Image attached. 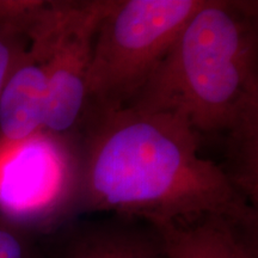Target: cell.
<instances>
[{
	"instance_id": "cell-1",
	"label": "cell",
	"mask_w": 258,
	"mask_h": 258,
	"mask_svg": "<svg viewBox=\"0 0 258 258\" xmlns=\"http://www.w3.org/2000/svg\"><path fill=\"white\" fill-rule=\"evenodd\" d=\"M74 139L76 218L117 214L161 227L207 214L258 217L224 169L202 157L201 140L179 116L89 111Z\"/></svg>"
},
{
	"instance_id": "cell-2",
	"label": "cell",
	"mask_w": 258,
	"mask_h": 258,
	"mask_svg": "<svg viewBox=\"0 0 258 258\" xmlns=\"http://www.w3.org/2000/svg\"><path fill=\"white\" fill-rule=\"evenodd\" d=\"M256 2L207 0L127 108L169 112L217 143L222 169L258 207Z\"/></svg>"
},
{
	"instance_id": "cell-3",
	"label": "cell",
	"mask_w": 258,
	"mask_h": 258,
	"mask_svg": "<svg viewBox=\"0 0 258 258\" xmlns=\"http://www.w3.org/2000/svg\"><path fill=\"white\" fill-rule=\"evenodd\" d=\"M206 3L115 0L93 38L86 112L127 108L165 59L183 28Z\"/></svg>"
},
{
	"instance_id": "cell-4",
	"label": "cell",
	"mask_w": 258,
	"mask_h": 258,
	"mask_svg": "<svg viewBox=\"0 0 258 258\" xmlns=\"http://www.w3.org/2000/svg\"><path fill=\"white\" fill-rule=\"evenodd\" d=\"M74 137L42 131L16 145H0V218L42 237L74 215Z\"/></svg>"
},
{
	"instance_id": "cell-5",
	"label": "cell",
	"mask_w": 258,
	"mask_h": 258,
	"mask_svg": "<svg viewBox=\"0 0 258 258\" xmlns=\"http://www.w3.org/2000/svg\"><path fill=\"white\" fill-rule=\"evenodd\" d=\"M115 0L80 2L69 19L29 41L28 50L44 62L48 106L43 131L74 137L88 110L86 80L99 22Z\"/></svg>"
},
{
	"instance_id": "cell-6",
	"label": "cell",
	"mask_w": 258,
	"mask_h": 258,
	"mask_svg": "<svg viewBox=\"0 0 258 258\" xmlns=\"http://www.w3.org/2000/svg\"><path fill=\"white\" fill-rule=\"evenodd\" d=\"M37 258H166L157 226L106 214L76 218L37 238Z\"/></svg>"
},
{
	"instance_id": "cell-7",
	"label": "cell",
	"mask_w": 258,
	"mask_h": 258,
	"mask_svg": "<svg viewBox=\"0 0 258 258\" xmlns=\"http://www.w3.org/2000/svg\"><path fill=\"white\" fill-rule=\"evenodd\" d=\"M158 228L166 258H258V217L207 214Z\"/></svg>"
},
{
	"instance_id": "cell-8",
	"label": "cell",
	"mask_w": 258,
	"mask_h": 258,
	"mask_svg": "<svg viewBox=\"0 0 258 258\" xmlns=\"http://www.w3.org/2000/svg\"><path fill=\"white\" fill-rule=\"evenodd\" d=\"M47 106L46 66L27 50L0 93V145L24 143L43 131Z\"/></svg>"
},
{
	"instance_id": "cell-9",
	"label": "cell",
	"mask_w": 258,
	"mask_h": 258,
	"mask_svg": "<svg viewBox=\"0 0 258 258\" xmlns=\"http://www.w3.org/2000/svg\"><path fill=\"white\" fill-rule=\"evenodd\" d=\"M47 6L48 2L42 0H0V27L15 29L29 37Z\"/></svg>"
},
{
	"instance_id": "cell-10",
	"label": "cell",
	"mask_w": 258,
	"mask_h": 258,
	"mask_svg": "<svg viewBox=\"0 0 258 258\" xmlns=\"http://www.w3.org/2000/svg\"><path fill=\"white\" fill-rule=\"evenodd\" d=\"M0 258H37V238L0 218Z\"/></svg>"
},
{
	"instance_id": "cell-11",
	"label": "cell",
	"mask_w": 258,
	"mask_h": 258,
	"mask_svg": "<svg viewBox=\"0 0 258 258\" xmlns=\"http://www.w3.org/2000/svg\"><path fill=\"white\" fill-rule=\"evenodd\" d=\"M28 48L29 40L25 35L15 29L0 27V93Z\"/></svg>"
}]
</instances>
